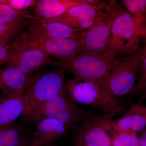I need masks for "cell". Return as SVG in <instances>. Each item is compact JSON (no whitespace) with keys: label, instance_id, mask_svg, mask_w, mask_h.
<instances>
[{"label":"cell","instance_id":"24","mask_svg":"<svg viewBox=\"0 0 146 146\" xmlns=\"http://www.w3.org/2000/svg\"><path fill=\"white\" fill-rule=\"evenodd\" d=\"M36 1L37 0H0V3L9 6L14 10L22 11L31 9Z\"/></svg>","mask_w":146,"mask_h":146},{"label":"cell","instance_id":"22","mask_svg":"<svg viewBox=\"0 0 146 146\" xmlns=\"http://www.w3.org/2000/svg\"><path fill=\"white\" fill-rule=\"evenodd\" d=\"M34 16L28 10L18 11L9 6L0 3V23H7L24 19H32Z\"/></svg>","mask_w":146,"mask_h":146},{"label":"cell","instance_id":"9","mask_svg":"<svg viewBox=\"0 0 146 146\" xmlns=\"http://www.w3.org/2000/svg\"><path fill=\"white\" fill-rule=\"evenodd\" d=\"M120 112L104 113L95 115L81 123L76 128L74 142L76 146H112V138L108 131L112 119Z\"/></svg>","mask_w":146,"mask_h":146},{"label":"cell","instance_id":"16","mask_svg":"<svg viewBox=\"0 0 146 146\" xmlns=\"http://www.w3.org/2000/svg\"><path fill=\"white\" fill-rule=\"evenodd\" d=\"M146 127V106L131 103L129 110L122 117L112 121L110 129L117 133L141 131Z\"/></svg>","mask_w":146,"mask_h":146},{"label":"cell","instance_id":"11","mask_svg":"<svg viewBox=\"0 0 146 146\" xmlns=\"http://www.w3.org/2000/svg\"><path fill=\"white\" fill-rule=\"evenodd\" d=\"M58 60L42 51L12 44L6 66L13 67L28 75L33 74L46 66H61Z\"/></svg>","mask_w":146,"mask_h":146},{"label":"cell","instance_id":"23","mask_svg":"<svg viewBox=\"0 0 146 146\" xmlns=\"http://www.w3.org/2000/svg\"><path fill=\"white\" fill-rule=\"evenodd\" d=\"M112 138V146H136L139 143L136 132L117 133Z\"/></svg>","mask_w":146,"mask_h":146},{"label":"cell","instance_id":"14","mask_svg":"<svg viewBox=\"0 0 146 146\" xmlns=\"http://www.w3.org/2000/svg\"><path fill=\"white\" fill-rule=\"evenodd\" d=\"M34 75L27 74L13 67H0V92L1 93L0 98L26 90Z\"/></svg>","mask_w":146,"mask_h":146},{"label":"cell","instance_id":"18","mask_svg":"<svg viewBox=\"0 0 146 146\" xmlns=\"http://www.w3.org/2000/svg\"><path fill=\"white\" fill-rule=\"evenodd\" d=\"M31 143L25 128L16 121L0 129V146H29Z\"/></svg>","mask_w":146,"mask_h":146},{"label":"cell","instance_id":"3","mask_svg":"<svg viewBox=\"0 0 146 146\" xmlns=\"http://www.w3.org/2000/svg\"><path fill=\"white\" fill-rule=\"evenodd\" d=\"M83 31L75 37L56 39L40 36L25 29L12 44L40 50L64 65L81 53Z\"/></svg>","mask_w":146,"mask_h":146},{"label":"cell","instance_id":"28","mask_svg":"<svg viewBox=\"0 0 146 146\" xmlns=\"http://www.w3.org/2000/svg\"><path fill=\"white\" fill-rule=\"evenodd\" d=\"M138 52L141 58L146 57V44H145L143 47H141Z\"/></svg>","mask_w":146,"mask_h":146},{"label":"cell","instance_id":"4","mask_svg":"<svg viewBox=\"0 0 146 146\" xmlns=\"http://www.w3.org/2000/svg\"><path fill=\"white\" fill-rule=\"evenodd\" d=\"M93 112L81 109L66 93L60 94L37 108L24 122L35 123L44 118H51L65 125L69 130L95 116Z\"/></svg>","mask_w":146,"mask_h":146},{"label":"cell","instance_id":"5","mask_svg":"<svg viewBox=\"0 0 146 146\" xmlns=\"http://www.w3.org/2000/svg\"><path fill=\"white\" fill-rule=\"evenodd\" d=\"M141 33L134 18L123 9L112 24L104 55L114 57L120 54L128 56L135 53L141 48Z\"/></svg>","mask_w":146,"mask_h":146},{"label":"cell","instance_id":"10","mask_svg":"<svg viewBox=\"0 0 146 146\" xmlns=\"http://www.w3.org/2000/svg\"><path fill=\"white\" fill-rule=\"evenodd\" d=\"M141 57L138 51L123 57L110 76L106 93L114 98L129 94L138 78Z\"/></svg>","mask_w":146,"mask_h":146},{"label":"cell","instance_id":"31","mask_svg":"<svg viewBox=\"0 0 146 146\" xmlns=\"http://www.w3.org/2000/svg\"><path fill=\"white\" fill-rule=\"evenodd\" d=\"M29 146H32L31 145V143L29 145Z\"/></svg>","mask_w":146,"mask_h":146},{"label":"cell","instance_id":"30","mask_svg":"<svg viewBox=\"0 0 146 146\" xmlns=\"http://www.w3.org/2000/svg\"><path fill=\"white\" fill-rule=\"evenodd\" d=\"M136 146H142L141 145H139V143H138V145H137Z\"/></svg>","mask_w":146,"mask_h":146},{"label":"cell","instance_id":"15","mask_svg":"<svg viewBox=\"0 0 146 146\" xmlns=\"http://www.w3.org/2000/svg\"><path fill=\"white\" fill-rule=\"evenodd\" d=\"M97 0H37L31 8L33 16L42 19H52L62 15L76 5L96 2Z\"/></svg>","mask_w":146,"mask_h":146},{"label":"cell","instance_id":"25","mask_svg":"<svg viewBox=\"0 0 146 146\" xmlns=\"http://www.w3.org/2000/svg\"><path fill=\"white\" fill-rule=\"evenodd\" d=\"M10 53V46H3L0 44V67L5 65L8 60Z\"/></svg>","mask_w":146,"mask_h":146},{"label":"cell","instance_id":"7","mask_svg":"<svg viewBox=\"0 0 146 146\" xmlns=\"http://www.w3.org/2000/svg\"><path fill=\"white\" fill-rule=\"evenodd\" d=\"M117 3V1L105 2L97 0L95 3L76 5L58 17L45 20L58 22L73 29L84 31L96 23Z\"/></svg>","mask_w":146,"mask_h":146},{"label":"cell","instance_id":"12","mask_svg":"<svg viewBox=\"0 0 146 146\" xmlns=\"http://www.w3.org/2000/svg\"><path fill=\"white\" fill-rule=\"evenodd\" d=\"M34 131L32 133V146H45L52 144L63 138L69 131L63 123L51 118H44L35 123Z\"/></svg>","mask_w":146,"mask_h":146},{"label":"cell","instance_id":"26","mask_svg":"<svg viewBox=\"0 0 146 146\" xmlns=\"http://www.w3.org/2000/svg\"><path fill=\"white\" fill-rule=\"evenodd\" d=\"M139 144L142 146H146V127L142 130L138 138Z\"/></svg>","mask_w":146,"mask_h":146},{"label":"cell","instance_id":"21","mask_svg":"<svg viewBox=\"0 0 146 146\" xmlns=\"http://www.w3.org/2000/svg\"><path fill=\"white\" fill-rule=\"evenodd\" d=\"M129 94L138 98V104L146 100V57L141 58L137 81Z\"/></svg>","mask_w":146,"mask_h":146},{"label":"cell","instance_id":"8","mask_svg":"<svg viewBox=\"0 0 146 146\" xmlns=\"http://www.w3.org/2000/svg\"><path fill=\"white\" fill-rule=\"evenodd\" d=\"M123 10L117 3L96 23L86 31H84L81 39V53L104 55L112 24L115 18Z\"/></svg>","mask_w":146,"mask_h":146},{"label":"cell","instance_id":"1","mask_svg":"<svg viewBox=\"0 0 146 146\" xmlns=\"http://www.w3.org/2000/svg\"><path fill=\"white\" fill-rule=\"evenodd\" d=\"M63 66H55L51 70L35 74L25 94V104L22 115L24 122L42 104L60 94L66 93Z\"/></svg>","mask_w":146,"mask_h":146},{"label":"cell","instance_id":"20","mask_svg":"<svg viewBox=\"0 0 146 146\" xmlns=\"http://www.w3.org/2000/svg\"><path fill=\"white\" fill-rule=\"evenodd\" d=\"M123 5L142 30L146 18V0H123Z\"/></svg>","mask_w":146,"mask_h":146},{"label":"cell","instance_id":"2","mask_svg":"<svg viewBox=\"0 0 146 146\" xmlns=\"http://www.w3.org/2000/svg\"><path fill=\"white\" fill-rule=\"evenodd\" d=\"M122 57L81 53L63 66L74 78L89 80L107 94L110 76Z\"/></svg>","mask_w":146,"mask_h":146},{"label":"cell","instance_id":"29","mask_svg":"<svg viewBox=\"0 0 146 146\" xmlns=\"http://www.w3.org/2000/svg\"><path fill=\"white\" fill-rule=\"evenodd\" d=\"M45 146H53L52 145V144H51V145H48Z\"/></svg>","mask_w":146,"mask_h":146},{"label":"cell","instance_id":"17","mask_svg":"<svg viewBox=\"0 0 146 146\" xmlns=\"http://www.w3.org/2000/svg\"><path fill=\"white\" fill-rule=\"evenodd\" d=\"M25 90L0 98V129L16 121L23 115Z\"/></svg>","mask_w":146,"mask_h":146},{"label":"cell","instance_id":"19","mask_svg":"<svg viewBox=\"0 0 146 146\" xmlns=\"http://www.w3.org/2000/svg\"><path fill=\"white\" fill-rule=\"evenodd\" d=\"M31 19L7 23H0V44L9 46L26 28Z\"/></svg>","mask_w":146,"mask_h":146},{"label":"cell","instance_id":"6","mask_svg":"<svg viewBox=\"0 0 146 146\" xmlns=\"http://www.w3.org/2000/svg\"><path fill=\"white\" fill-rule=\"evenodd\" d=\"M68 98L74 102L97 108L104 113L122 111L124 105H120L96 85L86 80L69 78L65 83Z\"/></svg>","mask_w":146,"mask_h":146},{"label":"cell","instance_id":"13","mask_svg":"<svg viewBox=\"0 0 146 146\" xmlns=\"http://www.w3.org/2000/svg\"><path fill=\"white\" fill-rule=\"evenodd\" d=\"M26 29L28 31L34 34L56 39L75 37L83 31L72 28L58 22L39 19L35 17L30 19Z\"/></svg>","mask_w":146,"mask_h":146},{"label":"cell","instance_id":"27","mask_svg":"<svg viewBox=\"0 0 146 146\" xmlns=\"http://www.w3.org/2000/svg\"><path fill=\"white\" fill-rule=\"evenodd\" d=\"M141 36L142 37V42H144L146 44V18L144 22L141 31Z\"/></svg>","mask_w":146,"mask_h":146}]
</instances>
